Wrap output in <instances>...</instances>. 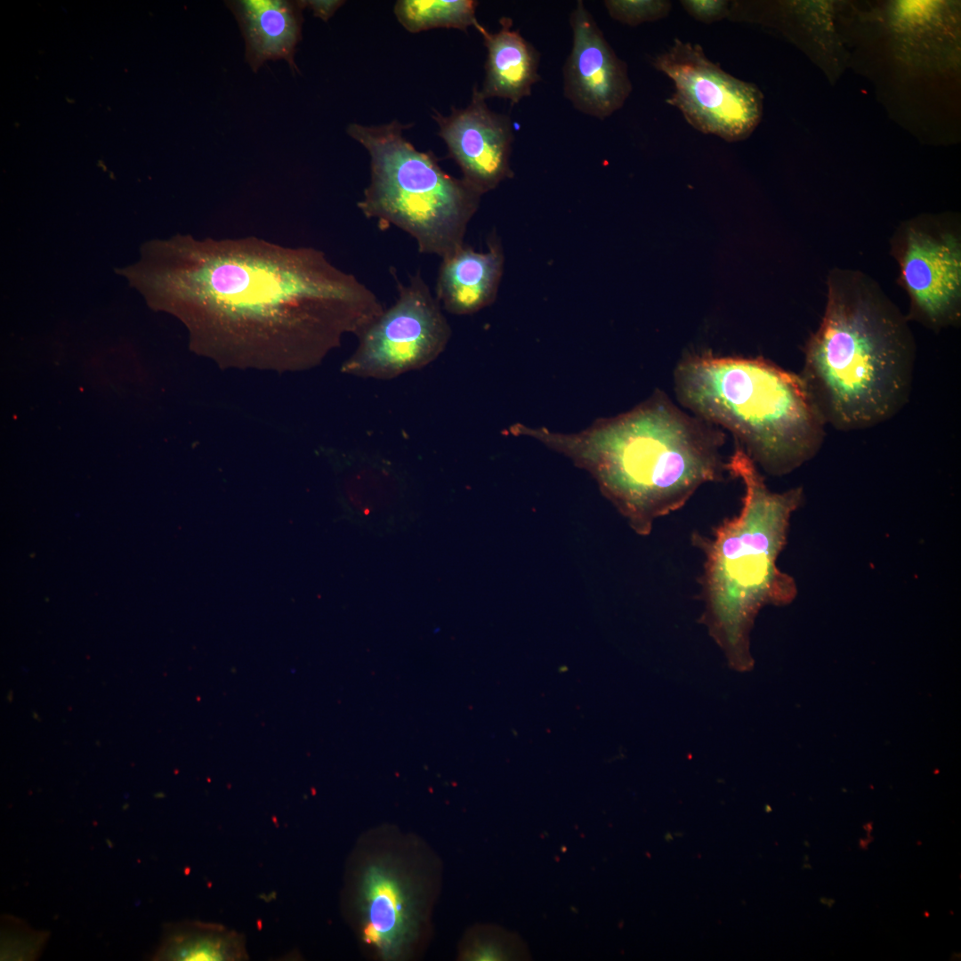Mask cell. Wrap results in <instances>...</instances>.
<instances>
[{"label": "cell", "instance_id": "obj_1", "mask_svg": "<svg viewBox=\"0 0 961 961\" xmlns=\"http://www.w3.org/2000/svg\"><path fill=\"white\" fill-rule=\"evenodd\" d=\"M139 252L117 274L150 307L181 319L196 348L225 362L313 365L384 310L311 246L176 234Z\"/></svg>", "mask_w": 961, "mask_h": 961}, {"label": "cell", "instance_id": "obj_2", "mask_svg": "<svg viewBox=\"0 0 961 961\" xmlns=\"http://www.w3.org/2000/svg\"><path fill=\"white\" fill-rule=\"evenodd\" d=\"M510 432L537 440L588 471L641 535L649 534L658 518L682 508L701 485L722 480L727 470L718 426L684 412L660 391L578 432L520 423Z\"/></svg>", "mask_w": 961, "mask_h": 961}, {"label": "cell", "instance_id": "obj_3", "mask_svg": "<svg viewBox=\"0 0 961 961\" xmlns=\"http://www.w3.org/2000/svg\"><path fill=\"white\" fill-rule=\"evenodd\" d=\"M909 321L868 274L829 271L824 313L800 374L827 425L869 429L907 405L917 357Z\"/></svg>", "mask_w": 961, "mask_h": 961}, {"label": "cell", "instance_id": "obj_4", "mask_svg": "<svg viewBox=\"0 0 961 961\" xmlns=\"http://www.w3.org/2000/svg\"><path fill=\"white\" fill-rule=\"evenodd\" d=\"M727 471L741 480L739 513L718 525L712 537H698L705 554L704 611L700 623L736 671L751 669L749 634L765 605H787L797 594L795 579L781 571L790 519L804 499L802 487L770 490L743 448L736 442Z\"/></svg>", "mask_w": 961, "mask_h": 961}, {"label": "cell", "instance_id": "obj_5", "mask_svg": "<svg viewBox=\"0 0 961 961\" xmlns=\"http://www.w3.org/2000/svg\"><path fill=\"white\" fill-rule=\"evenodd\" d=\"M680 403L729 430L753 462L783 476L820 450L826 424L800 375L763 358H684L674 371Z\"/></svg>", "mask_w": 961, "mask_h": 961}, {"label": "cell", "instance_id": "obj_6", "mask_svg": "<svg viewBox=\"0 0 961 961\" xmlns=\"http://www.w3.org/2000/svg\"><path fill=\"white\" fill-rule=\"evenodd\" d=\"M410 126L397 120L348 125L347 133L370 157V182L358 207L367 218L408 233L420 253L443 258L464 244L482 195L407 141L402 131Z\"/></svg>", "mask_w": 961, "mask_h": 961}, {"label": "cell", "instance_id": "obj_7", "mask_svg": "<svg viewBox=\"0 0 961 961\" xmlns=\"http://www.w3.org/2000/svg\"><path fill=\"white\" fill-rule=\"evenodd\" d=\"M397 285L396 302L358 335L359 345L343 367L346 373L392 379L427 366L445 350L451 329L420 272Z\"/></svg>", "mask_w": 961, "mask_h": 961}, {"label": "cell", "instance_id": "obj_8", "mask_svg": "<svg viewBox=\"0 0 961 961\" xmlns=\"http://www.w3.org/2000/svg\"><path fill=\"white\" fill-rule=\"evenodd\" d=\"M909 320L933 331L961 319V233L957 219L925 215L904 222L892 238Z\"/></svg>", "mask_w": 961, "mask_h": 961}, {"label": "cell", "instance_id": "obj_9", "mask_svg": "<svg viewBox=\"0 0 961 961\" xmlns=\"http://www.w3.org/2000/svg\"><path fill=\"white\" fill-rule=\"evenodd\" d=\"M674 83L666 102L696 130L729 142L751 135L763 114L759 88L723 70L699 44L675 39L653 60Z\"/></svg>", "mask_w": 961, "mask_h": 961}, {"label": "cell", "instance_id": "obj_10", "mask_svg": "<svg viewBox=\"0 0 961 961\" xmlns=\"http://www.w3.org/2000/svg\"><path fill=\"white\" fill-rule=\"evenodd\" d=\"M485 101L476 85L465 108H453L448 117L437 111L432 116L448 157L462 171V179L480 195L513 176L510 165L514 139L511 118L490 110Z\"/></svg>", "mask_w": 961, "mask_h": 961}, {"label": "cell", "instance_id": "obj_11", "mask_svg": "<svg viewBox=\"0 0 961 961\" xmlns=\"http://www.w3.org/2000/svg\"><path fill=\"white\" fill-rule=\"evenodd\" d=\"M572 47L563 66V93L578 111L605 119L632 92L627 66L618 57L582 1L569 16Z\"/></svg>", "mask_w": 961, "mask_h": 961}, {"label": "cell", "instance_id": "obj_12", "mask_svg": "<svg viewBox=\"0 0 961 961\" xmlns=\"http://www.w3.org/2000/svg\"><path fill=\"white\" fill-rule=\"evenodd\" d=\"M356 900L365 941L385 960L404 955L420 923L410 878L389 858L370 860L359 874Z\"/></svg>", "mask_w": 961, "mask_h": 961}, {"label": "cell", "instance_id": "obj_13", "mask_svg": "<svg viewBox=\"0 0 961 961\" xmlns=\"http://www.w3.org/2000/svg\"><path fill=\"white\" fill-rule=\"evenodd\" d=\"M504 264L503 246L496 234L488 238L486 252L464 244L441 258L435 296L451 314L478 312L496 300Z\"/></svg>", "mask_w": 961, "mask_h": 961}, {"label": "cell", "instance_id": "obj_14", "mask_svg": "<svg viewBox=\"0 0 961 961\" xmlns=\"http://www.w3.org/2000/svg\"><path fill=\"white\" fill-rule=\"evenodd\" d=\"M246 43V61L256 72L267 61L285 60L297 70L294 57L302 39V1H226Z\"/></svg>", "mask_w": 961, "mask_h": 961}, {"label": "cell", "instance_id": "obj_15", "mask_svg": "<svg viewBox=\"0 0 961 961\" xmlns=\"http://www.w3.org/2000/svg\"><path fill=\"white\" fill-rule=\"evenodd\" d=\"M501 28L490 33L482 25L476 29L487 48L485 77L480 94L485 98L509 100L512 105L531 94L532 86L541 80L538 74L540 53L518 30L513 20L502 17Z\"/></svg>", "mask_w": 961, "mask_h": 961}, {"label": "cell", "instance_id": "obj_16", "mask_svg": "<svg viewBox=\"0 0 961 961\" xmlns=\"http://www.w3.org/2000/svg\"><path fill=\"white\" fill-rule=\"evenodd\" d=\"M159 957L168 960L235 961L247 958L245 938L219 924L192 923L174 926Z\"/></svg>", "mask_w": 961, "mask_h": 961}, {"label": "cell", "instance_id": "obj_17", "mask_svg": "<svg viewBox=\"0 0 961 961\" xmlns=\"http://www.w3.org/2000/svg\"><path fill=\"white\" fill-rule=\"evenodd\" d=\"M478 2L473 0H400L394 13L409 32L417 33L437 28L467 31L480 25L476 19Z\"/></svg>", "mask_w": 961, "mask_h": 961}, {"label": "cell", "instance_id": "obj_18", "mask_svg": "<svg viewBox=\"0 0 961 961\" xmlns=\"http://www.w3.org/2000/svg\"><path fill=\"white\" fill-rule=\"evenodd\" d=\"M528 957L529 952L521 939L508 933L477 938L464 953V958L469 960H523Z\"/></svg>", "mask_w": 961, "mask_h": 961}, {"label": "cell", "instance_id": "obj_19", "mask_svg": "<svg viewBox=\"0 0 961 961\" xmlns=\"http://www.w3.org/2000/svg\"><path fill=\"white\" fill-rule=\"evenodd\" d=\"M604 5L612 19L629 26L663 19L672 8L666 0H607Z\"/></svg>", "mask_w": 961, "mask_h": 961}, {"label": "cell", "instance_id": "obj_20", "mask_svg": "<svg viewBox=\"0 0 961 961\" xmlns=\"http://www.w3.org/2000/svg\"><path fill=\"white\" fill-rule=\"evenodd\" d=\"M686 12L695 20L710 24L729 17L731 4L724 0H683Z\"/></svg>", "mask_w": 961, "mask_h": 961}, {"label": "cell", "instance_id": "obj_21", "mask_svg": "<svg viewBox=\"0 0 961 961\" xmlns=\"http://www.w3.org/2000/svg\"><path fill=\"white\" fill-rule=\"evenodd\" d=\"M304 8H310L313 15L327 21L345 1L341 0H301Z\"/></svg>", "mask_w": 961, "mask_h": 961}]
</instances>
